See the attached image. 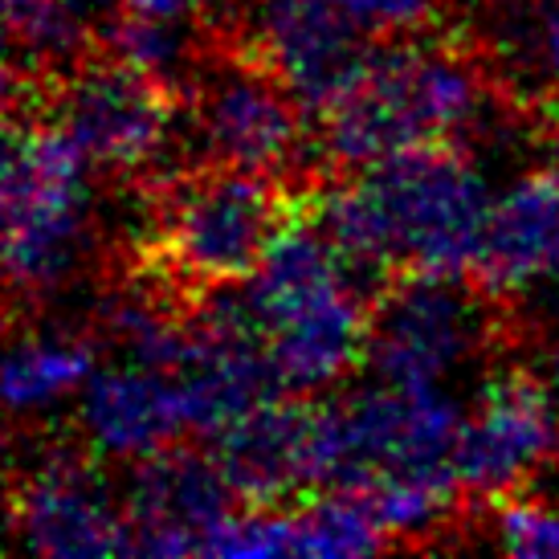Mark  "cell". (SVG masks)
I'll use <instances>...</instances> for the list:
<instances>
[{"label": "cell", "mask_w": 559, "mask_h": 559, "mask_svg": "<svg viewBox=\"0 0 559 559\" xmlns=\"http://www.w3.org/2000/svg\"><path fill=\"white\" fill-rule=\"evenodd\" d=\"M94 453L53 450L13 481V535L29 556H131L123 498L103 478Z\"/></svg>", "instance_id": "9"}, {"label": "cell", "mask_w": 559, "mask_h": 559, "mask_svg": "<svg viewBox=\"0 0 559 559\" xmlns=\"http://www.w3.org/2000/svg\"><path fill=\"white\" fill-rule=\"evenodd\" d=\"M94 164L62 127L9 123L4 135V282L49 298L79 278L94 241Z\"/></svg>", "instance_id": "4"}, {"label": "cell", "mask_w": 559, "mask_h": 559, "mask_svg": "<svg viewBox=\"0 0 559 559\" xmlns=\"http://www.w3.org/2000/svg\"><path fill=\"white\" fill-rule=\"evenodd\" d=\"M209 4L213 0H115V13L159 21V25H180V29H201Z\"/></svg>", "instance_id": "23"}, {"label": "cell", "mask_w": 559, "mask_h": 559, "mask_svg": "<svg viewBox=\"0 0 559 559\" xmlns=\"http://www.w3.org/2000/svg\"><path fill=\"white\" fill-rule=\"evenodd\" d=\"M197 33L180 25H159L143 16L115 13L107 25V53L143 70L147 79L164 82L168 91L197 82Z\"/></svg>", "instance_id": "20"}, {"label": "cell", "mask_w": 559, "mask_h": 559, "mask_svg": "<svg viewBox=\"0 0 559 559\" xmlns=\"http://www.w3.org/2000/svg\"><path fill=\"white\" fill-rule=\"evenodd\" d=\"M498 70L527 98H559V0H535L527 13L486 37Z\"/></svg>", "instance_id": "19"}, {"label": "cell", "mask_w": 559, "mask_h": 559, "mask_svg": "<svg viewBox=\"0 0 559 559\" xmlns=\"http://www.w3.org/2000/svg\"><path fill=\"white\" fill-rule=\"evenodd\" d=\"M368 278L319 221L286 217L262 265L237 286L282 396L319 401L364 368L376 311Z\"/></svg>", "instance_id": "2"}, {"label": "cell", "mask_w": 559, "mask_h": 559, "mask_svg": "<svg viewBox=\"0 0 559 559\" xmlns=\"http://www.w3.org/2000/svg\"><path fill=\"white\" fill-rule=\"evenodd\" d=\"M131 556H209L221 523L241 507L213 453L171 445L131 466L123 490Z\"/></svg>", "instance_id": "12"}, {"label": "cell", "mask_w": 559, "mask_h": 559, "mask_svg": "<svg viewBox=\"0 0 559 559\" xmlns=\"http://www.w3.org/2000/svg\"><path fill=\"white\" fill-rule=\"evenodd\" d=\"M495 544L519 559H559V511L523 495L498 498Z\"/></svg>", "instance_id": "21"}, {"label": "cell", "mask_w": 559, "mask_h": 559, "mask_svg": "<svg viewBox=\"0 0 559 559\" xmlns=\"http://www.w3.org/2000/svg\"><path fill=\"white\" fill-rule=\"evenodd\" d=\"M535 0H462L466 16L481 29V37H490L495 29H502L507 21H514L519 13H527Z\"/></svg>", "instance_id": "24"}, {"label": "cell", "mask_w": 559, "mask_h": 559, "mask_svg": "<svg viewBox=\"0 0 559 559\" xmlns=\"http://www.w3.org/2000/svg\"><path fill=\"white\" fill-rule=\"evenodd\" d=\"M290 519H295V556H372L392 544L372 502L359 490H314L298 507L290 502Z\"/></svg>", "instance_id": "17"}, {"label": "cell", "mask_w": 559, "mask_h": 559, "mask_svg": "<svg viewBox=\"0 0 559 559\" xmlns=\"http://www.w3.org/2000/svg\"><path fill=\"white\" fill-rule=\"evenodd\" d=\"M74 425H79L82 450H91L103 462H127V466L171 445H185V437H192L180 380L135 359L94 368L86 389L74 401Z\"/></svg>", "instance_id": "14"}, {"label": "cell", "mask_w": 559, "mask_h": 559, "mask_svg": "<svg viewBox=\"0 0 559 559\" xmlns=\"http://www.w3.org/2000/svg\"><path fill=\"white\" fill-rule=\"evenodd\" d=\"M286 225V204L270 176L209 164L164 192L159 209V253L180 282L197 290H225L262 265Z\"/></svg>", "instance_id": "5"}, {"label": "cell", "mask_w": 559, "mask_h": 559, "mask_svg": "<svg viewBox=\"0 0 559 559\" xmlns=\"http://www.w3.org/2000/svg\"><path fill=\"white\" fill-rule=\"evenodd\" d=\"M441 274H401L376 298L368 359L372 380L401 389H450L462 368L478 364L490 343V319L478 286Z\"/></svg>", "instance_id": "6"}, {"label": "cell", "mask_w": 559, "mask_h": 559, "mask_svg": "<svg viewBox=\"0 0 559 559\" xmlns=\"http://www.w3.org/2000/svg\"><path fill=\"white\" fill-rule=\"evenodd\" d=\"M241 507H286L311 495V401L274 396L209 437Z\"/></svg>", "instance_id": "15"}, {"label": "cell", "mask_w": 559, "mask_h": 559, "mask_svg": "<svg viewBox=\"0 0 559 559\" xmlns=\"http://www.w3.org/2000/svg\"><path fill=\"white\" fill-rule=\"evenodd\" d=\"M249 58L274 74L319 119L368 70L376 41L331 0H253L249 9Z\"/></svg>", "instance_id": "11"}, {"label": "cell", "mask_w": 559, "mask_h": 559, "mask_svg": "<svg viewBox=\"0 0 559 559\" xmlns=\"http://www.w3.org/2000/svg\"><path fill=\"white\" fill-rule=\"evenodd\" d=\"M544 376L559 389V335H556V343L547 347V368H544Z\"/></svg>", "instance_id": "26"}, {"label": "cell", "mask_w": 559, "mask_h": 559, "mask_svg": "<svg viewBox=\"0 0 559 559\" xmlns=\"http://www.w3.org/2000/svg\"><path fill=\"white\" fill-rule=\"evenodd\" d=\"M331 4L352 16L372 41L425 33L441 9V0H331Z\"/></svg>", "instance_id": "22"}, {"label": "cell", "mask_w": 559, "mask_h": 559, "mask_svg": "<svg viewBox=\"0 0 559 559\" xmlns=\"http://www.w3.org/2000/svg\"><path fill=\"white\" fill-rule=\"evenodd\" d=\"M302 119L295 103L258 58L225 62L192 82V127L209 164L253 176H282L302 152Z\"/></svg>", "instance_id": "10"}, {"label": "cell", "mask_w": 559, "mask_h": 559, "mask_svg": "<svg viewBox=\"0 0 559 559\" xmlns=\"http://www.w3.org/2000/svg\"><path fill=\"white\" fill-rule=\"evenodd\" d=\"M94 0H4V29L13 58L41 70L74 66L86 53Z\"/></svg>", "instance_id": "18"}, {"label": "cell", "mask_w": 559, "mask_h": 559, "mask_svg": "<svg viewBox=\"0 0 559 559\" xmlns=\"http://www.w3.org/2000/svg\"><path fill=\"white\" fill-rule=\"evenodd\" d=\"M94 368V343L74 331L16 335L4 356V404L13 417H41L58 404L79 401Z\"/></svg>", "instance_id": "16"}, {"label": "cell", "mask_w": 559, "mask_h": 559, "mask_svg": "<svg viewBox=\"0 0 559 559\" xmlns=\"http://www.w3.org/2000/svg\"><path fill=\"white\" fill-rule=\"evenodd\" d=\"M559 453V389L544 372H502L486 380L457 437L462 495L511 498Z\"/></svg>", "instance_id": "8"}, {"label": "cell", "mask_w": 559, "mask_h": 559, "mask_svg": "<svg viewBox=\"0 0 559 559\" xmlns=\"http://www.w3.org/2000/svg\"><path fill=\"white\" fill-rule=\"evenodd\" d=\"M168 86L147 79L115 53L82 58L70 66L53 123L82 147V156L103 171L156 168L171 143V98Z\"/></svg>", "instance_id": "7"}, {"label": "cell", "mask_w": 559, "mask_h": 559, "mask_svg": "<svg viewBox=\"0 0 559 559\" xmlns=\"http://www.w3.org/2000/svg\"><path fill=\"white\" fill-rule=\"evenodd\" d=\"M539 135H544V147H547V156H551V164L559 168V98L547 103V119H544V127H539Z\"/></svg>", "instance_id": "25"}, {"label": "cell", "mask_w": 559, "mask_h": 559, "mask_svg": "<svg viewBox=\"0 0 559 559\" xmlns=\"http://www.w3.org/2000/svg\"><path fill=\"white\" fill-rule=\"evenodd\" d=\"M490 204L495 192L469 147H417L331 185L314 221L372 278H469Z\"/></svg>", "instance_id": "1"}, {"label": "cell", "mask_w": 559, "mask_h": 559, "mask_svg": "<svg viewBox=\"0 0 559 559\" xmlns=\"http://www.w3.org/2000/svg\"><path fill=\"white\" fill-rule=\"evenodd\" d=\"M469 282L495 302L559 298V168H531L495 192Z\"/></svg>", "instance_id": "13"}, {"label": "cell", "mask_w": 559, "mask_h": 559, "mask_svg": "<svg viewBox=\"0 0 559 559\" xmlns=\"http://www.w3.org/2000/svg\"><path fill=\"white\" fill-rule=\"evenodd\" d=\"M314 123L331 164L364 171L417 147H474L498 131V103L466 49L413 33L380 41L356 86Z\"/></svg>", "instance_id": "3"}]
</instances>
